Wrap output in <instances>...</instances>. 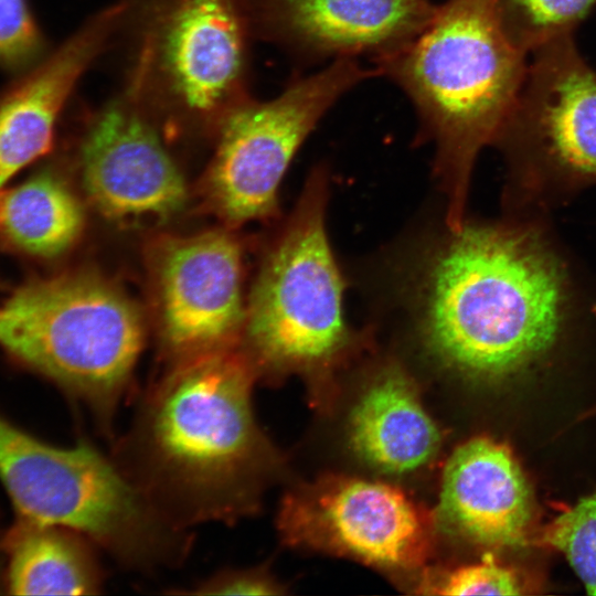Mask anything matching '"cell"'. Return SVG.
I'll use <instances>...</instances> for the list:
<instances>
[{"instance_id":"6da1fadb","label":"cell","mask_w":596,"mask_h":596,"mask_svg":"<svg viewBox=\"0 0 596 596\" xmlns=\"http://www.w3.org/2000/svg\"><path fill=\"white\" fill-rule=\"evenodd\" d=\"M257 374L236 347L178 363L145 394L111 456L172 525L233 524L279 469L253 408Z\"/></svg>"},{"instance_id":"7a4b0ae2","label":"cell","mask_w":596,"mask_h":596,"mask_svg":"<svg viewBox=\"0 0 596 596\" xmlns=\"http://www.w3.org/2000/svg\"><path fill=\"white\" fill-rule=\"evenodd\" d=\"M448 230L419 273V339L453 374L511 375L558 338L566 308L563 268L531 228L464 222Z\"/></svg>"},{"instance_id":"3957f363","label":"cell","mask_w":596,"mask_h":596,"mask_svg":"<svg viewBox=\"0 0 596 596\" xmlns=\"http://www.w3.org/2000/svg\"><path fill=\"white\" fill-rule=\"evenodd\" d=\"M496 0H447L411 42L376 60L406 93L436 147L448 196L447 227L459 228L470 175L483 147L496 143L526 72Z\"/></svg>"},{"instance_id":"277c9868","label":"cell","mask_w":596,"mask_h":596,"mask_svg":"<svg viewBox=\"0 0 596 596\" xmlns=\"http://www.w3.org/2000/svg\"><path fill=\"white\" fill-rule=\"evenodd\" d=\"M143 340L135 302L89 273L33 280L0 305V348L85 404L105 432Z\"/></svg>"},{"instance_id":"5b68a950","label":"cell","mask_w":596,"mask_h":596,"mask_svg":"<svg viewBox=\"0 0 596 596\" xmlns=\"http://www.w3.org/2000/svg\"><path fill=\"white\" fill-rule=\"evenodd\" d=\"M0 481L20 519L76 531L129 568L171 567L185 554L187 533L85 441L54 446L0 415Z\"/></svg>"},{"instance_id":"8992f818","label":"cell","mask_w":596,"mask_h":596,"mask_svg":"<svg viewBox=\"0 0 596 596\" xmlns=\"http://www.w3.org/2000/svg\"><path fill=\"white\" fill-rule=\"evenodd\" d=\"M327 190L326 173L315 171L253 287L243 351L257 377L321 374L353 344L326 228Z\"/></svg>"},{"instance_id":"52a82bcc","label":"cell","mask_w":596,"mask_h":596,"mask_svg":"<svg viewBox=\"0 0 596 596\" xmlns=\"http://www.w3.org/2000/svg\"><path fill=\"white\" fill-rule=\"evenodd\" d=\"M246 0H157L131 77L155 115L211 125L246 99Z\"/></svg>"},{"instance_id":"ba28073f","label":"cell","mask_w":596,"mask_h":596,"mask_svg":"<svg viewBox=\"0 0 596 596\" xmlns=\"http://www.w3.org/2000/svg\"><path fill=\"white\" fill-rule=\"evenodd\" d=\"M379 74L354 57H338L273 99L246 98L233 107L216 128L206 174L207 196L217 214L231 223L273 215L280 182L302 142L342 95Z\"/></svg>"},{"instance_id":"9c48e42d","label":"cell","mask_w":596,"mask_h":596,"mask_svg":"<svg viewBox=\"0 0 596 596\" xmlns=\"http://www.w3.org/2000/svg\"><path fill=\"white\" fill-rule=\"evenodd\" d=\"M514 105L497 140L532 175L596 181V70L573 33L531 52Z\"/></svg>"},{"instance_id":"30bf717a","label":"cell","mask_w":596,"mask_h":596,"mask_svg":"<svg viewBox=\"0 0 596 596\" xmlns=\"http://www.w3.org/2000/svg\"><path fill=\"white\" fill-rule=\"evenodd\" d=\"M288 544L347 555L386 570H414L428 557V518L401 489L329 477L289 491L278 514Z\"/></svg>"},{"instance_id":"8fae6325","label":"cell","mask_w":596,"mask_h":596,"mask_svg":"<svg viewBox=\"0 0 596 596\" xmlns=\"http://www.w3.org/2000/svg\"><path fill=\"white\" fill-rule=\"evenodd\" d=\"M153 117L130 83L86 126L79 147L83 185L92 204L111 221L162 222L187 202L184 179Z\"/></svg>"},{"instance_id":"7c38bea8","label":"cell","mask_w":596,"mask_h":596,"mask_svg":"<svg viewBox=\"0 0 596 596\" xmlns=\"http://www.w3.org/2000/svg\"><path fill=\"white\" fill-rule=\"evenodd\" d=\"M153 260L161 342L173 362L235 347L247 306L234 236L213 230L170 237Z\"/></svg>"},{"instance_id":"4fadbf2b","label":"cell","mask_w":596,"mask_h":596,"mask_svg":"<svg viewBox=\"0 0 596 596\" xmlns=\"http://www.w3.org/2000/svg\"><path fill=\"white\" fill-rule=\"evenodd\" d=\"M251 19L272 40L306 57L375 60L400 50L428 24L429 0H246Z\"/></svg>"},{"instance_id":"5bb4252c","label":"cell","mask_w":596,"mask_h":596,"mask_svg":"<svg viewBox=\"0 0 596 596\" xmlns=\"http://www.w3.org/2000/svg\"><path fill=\"white\" fill-rule=\"evenodd\" d=\"M128 10L129 4L120 2L94 14L0 93V189L51 150L57 121L76 84L106 49Z\"/></svg>"},{"instance_id":"9a60e30c","label":"cell","mask_w":596,"mask_h":596,"mask_svg":"<svg viewBox=\"0 0 596 596\" xmlns=\"http://www.w3.org/2000/svg\"><path fill=\"white\" fill-rule=\"evenodd\" d=\"M530 519L525 479L504 445L476 437L453 451L437 505L445 531L479 545L510 547L524 543Z\"/></svg>"},{"instance_id":"2e32d148","label":"cell","mask_w":596,"mask_h":596,"mask_svg":"<svg viewBox=\"0 0 596 596\" xmlns=\"http://www.w3.org/2000/svg\"><path fill=\"white\" fill-rule=\"evenodd\" d=\"M349 440L369 466L385 473L405 475L435 458L441 436L411 376L400 365L387 363L354 404Z\"/></svg>"},{"instance_id":"e0dca14e","label":"cell","mask_w":596,"mask_h":596,"mask_svg":"<svg viewBox=\"0 0 596 596\" xmlns=\"http://www.w3.org/2000/svg\"><path fill=\"white\" fill-rule=\"evenodd\" d=\"M14 595H93L103 572L88 539L67 528L20 519L2 540Z\"/></svg>"},{"instance_id":"ac0fdd59","label":"cell","mask_w":596,"mask_h":596,"mask_svg":"<svg viewBox=\"0 0 596 596\" xmlns=\"http://www.w3.org/2000/svg\"><path fill=\"white\" fill-rule=\"evenodd\" d=\"M84 220L79 200L53 172L0 189V237L25 254L50 258L65 253L81 236Z\"/></svg>"},{"instance_id":"d6986e66","label":"cell","mask_w":596,"mask_h":596,"mask_svg":"<svg viewBox=\"0 0 596 596\" xmlns=\"http://www.w3.org/2000/svg\"><path fill=\"white\" fill-rule=\"evenodd\" d=\"M511 41L531 53L546 41L573 33L596 0H496Z\"/></svg>"},{"instance_id":"ffe728a7","label":"cell","mask_w":596,"mask_h":596,"mask_svg":"<svg viewBox=\"0 0 596 596\" xmlns=\"http://www.w3.org/2000/svg\"><path fill=\"white\" fill-rule=\"evenodd\" d=\"M541 543L562 552L587 593L596 595V492L552 520Z\"/></svg>"},{"instance_id":"44dd1931","label":"cell","mask_w":596,"mask_h":596,"mask_svg":"<svg viewBox=\"0 0 596 596\" xmlns=\"http://www.w3.org/2000/svg\"><path fill=\"white\" fill-rule=\"evenodd\" d=\"M45 55V41L28 0H0V68L19 75Z\"/></svg>"},{"instance_id":"7402d4cb","label":"cell","mask_w":596,"mask_h":596,"mask_svg":"<svg viewBox=\"0 0 596 596\" xmlns=\"http://www.w3.org/2000/svg\"><path fill=\"white\" fill-rule=\"evenodd\" d=\"M438 595H519L514 572L487 556L479 563L462 565L441 574L429 585Z\"/></svg>"},{"instance_id":"603a6c76","label":"cell","mask_w":596,"mask_h":596,"mask_svg":"<svg viewBox=\"0 0 596 596\" xmlns=\"http://www.w3.org/2000/svg\"><path fill=\"white\" fill-rule=\"evenodd\" d=\"M280 586L262 567L225 568L193 585L192 595H275Z\"/></svg>"}]
</instances>
